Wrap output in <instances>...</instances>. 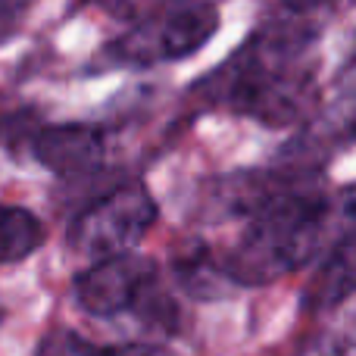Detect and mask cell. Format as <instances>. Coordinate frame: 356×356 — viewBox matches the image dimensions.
<instances>
[{"label": "cell", "instance_id": "cell-14", "mask_svg": "<svg viewBox=\"0 0 356 356\" xmlns=\"http://www.w3.org/2000/svg\"><path fill=\"white\" fill-rule=\"evenodd\" d=\"M353 63H356V50H353Z\"/></svg>", "mask_w": 356, "mask_h": 356}, {"label": "cell", "instance_id": "cell-11", "mask_svg": "<svg viewBox=\"0 0 356 356\" xmlns=\"http://www.w3.org/2000/svg\"><path fill=\"white\" fill-rule=\"evenodd\" d=\"M97 6H104L106 13H113V16H122V19H131V22H138V19H144L147 13H154L160 3H166V0H94Z\"/></svg>", "mask_w": 356, "mask_h": 356}, {"label": "cell", "instance_id": "cell-3", "mask_svg": "<svg viewBox=\"0 0 356 356\" xmlns=\"http://www.w3.org/2000/svg\"><path fill=\"white\" fill-rule=\"evenodd\" d=\"M219 31L213 0H166L144 19L131 22L122 38L106 47V60L125 69H150L197 54Z\"/></svg>", "mask_w": 356, "mask_h": 356}, {"label": "cell", "instance_id": "cell-2", "mask_svg": "<svg viewBox=\"0 0 356 356\" xmlns=\"http://www.w3.org/2000/svg\"><path fill=\"white\" fill-rule=\"evenodd\" d=\"M353 228L356 184L338 194H322L319 188L294 191L250 216L234 247L222 253V263L232 284L259 288L303 269Z\"/></svg>", "mask_w": 356, "mask_h": 356}, {"label": "cell", "instance_id": "cell-8", "mask_svg": "<svg viewBox=\"0 0 356 356\" xmlns=\"http://www.w3.org/2000/svg\"><path fill=\"white\" fill-rule=\"evenodd\" d=\"M172 272L175 282L191 297H200V300H216L232 288V278H228L222 257H216L207 244H191L188 250L178 253Z\"/></svg>", "mask_w": 356, "mask_h": 356}, {"label": "cell", "instance_id": "cell-7", "mask_svg": "<svg viewBox=\"0 0 356 356\" xmlns=\"http://www.w3.org/2000/svg\"><path fill=\"white\" fill-rule=\"evenodd\" d=\"M353 294H356V228L347 232L325 253V259L319 263L316 275L309 278L307 291H303V309L307 313L338 309Z\"/></svg>", "mask_w": 356, "mask_h": 356}, {"label": "cell", "instance_id": "cell-6", "mask_svg": "<svg viewBox=\"0 0 356 356\" xmlns=\"http://www.w3.org/2000/svg\"><path fill=\"white\" fill-rule=\"evenodd\" d=\"M104 131L91 122L38 125L29 141L31 160L56 175L91 172L104 163Z\"/></svg>", "mask_w": 356, "mask_h": 356}, {"label": "cell", "instance_id": "cell-10", "mask_svg": "<svg viewBox=\"0 0 356 356\" xmlns=\"http://www.w3.org/2000/svg\"><path fill=\"white\" fill-rule=\"evenodd\" d=\"M41 356H163L154 344H94L79 332L56 328L44 338Z\"/></svg>", "mask_w": 356, "mask_h": 356}, {"label": "cell", "instance_id": "cell-5", "mask_svg": "<svg viewBox=\"0 0 356 356\" xmlns=\"http://www.w3.org/2000/svg\"><path fill=\"white\" fill-rule=\"evenodd\" d=\"M160 207L141 181H125L91 200L69 225V247L94 257V263L131 253V247L154 228Z\"/></svg>", "mask_w": 356, "mask_h": 356}, {"label": "cell", "instance_id": "cell-9", "mask_svg": "<svg viewBox=\"0 0 356 356\" xmlns=\"http://www.w3.org/2000/svg\"><path fill=\"white\" fill-rule=\"evenodd\" d=\"M44 222L31 209L0 203V263H22L44 244Z\"/></svg>", "mask_w": 356, "mask_h": 356}, {"label": "cell", "instance_id": "cell-12", "mask_svg": "<svg viewBox=\"0 0 356 356\" xmlns=\"http://www.w3.org/2000/svg\"><path fill=\"white\" fill-rule=\"evenodd\" d=\"M29 3L31 0H0V44L10 41L19 31V22H22Z\"/></svg>", "mask_w": 356, "mask_h": 356}, {"label": "cell", "instance_id": "cell-13", "mask_svg": "<svg viewBox=\"0 0 356 356\" xmlns=\"http://www.w3.org/2000/svg\"><path fill=\"white\" fill-rule=\"evenodd\" d=\"M356 0H282V6L294 16H307L316 10H328V6H350Z\"/></svg>", "mask_w": 356, "mask_h": 356}, {"label": "cell", "instance_id": "cell-4", "mask_svg": "<svg viewBox=\"0 0 356 356\" xmlns=\"http://www.w3.org/2000/svg\"><path fill=\"white\" fill-rule=\"evenodd\" d=\"M72 297L85 313L110 319L119 313H138L141 322L154 325L166 316L172 297L160 282L154 259L141 253H122L91 263L72 282Z\"/></svg>", "mask_w": 356, "mask_h": 356}, {"label": "cell", "instance_id": "cell-1", "mask_svg": "<svg viewBox=\"0 0 356 356\" xmlns=\"http://www.w3.org/2000/svg\"><path fill=\"white\" fill-rule=\"evenodd\" d=\"M313 38L303 16L272 19L197 81L194 94L209 106H225L272 129L309 122L319 110V79L307 60Z\"/></svg>", "mask_w": 356, "mask_h": 356}]
</instances>
